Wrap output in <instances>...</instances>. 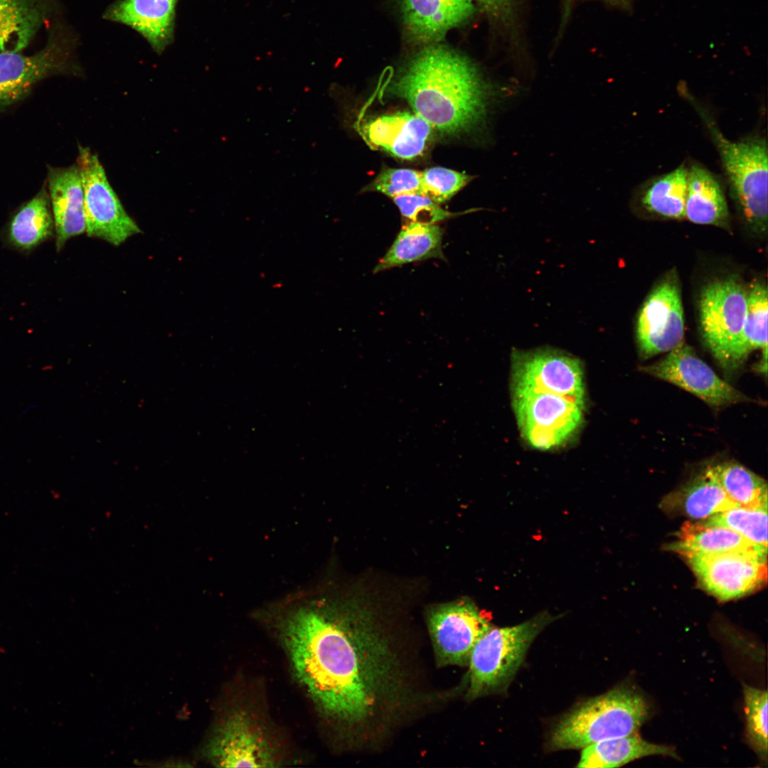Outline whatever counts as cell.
<instances>
[{"label": "cell", "mask_w": 768, "mask_h": 768, "mask_svg": "<svg viewBox=\"0 0 768 768\" xmlns=\"http://www.w3.org/2000/svg\"><path fill=\"white\" fill-rule=\"evenodd\" d=\"M712 468L720 485L735 504L745 508L767 507V484L762 477L734 462Z\"/></svg>", "instance_id": "4316f807"}, {"label": "cell", "mask_w": 768, "mask_h": 768, "mask_svg": "<svg viewBox=\"0 0 768 768\" xmlns=\"http://www.w3.org/2000/svg\"><path fill=\"white\" fill-rule=\"evenodd\" d=\"M512 358L513 392L554 393L585 407L584 373L578 358L546 348L516 351Z\"/></svg>", "instance_id": "8fae6325"}, {"label": "cell", "mask_w": 768, "mask_h": 768, "mask_svg": "<svg viewBox=\"0 0 768 768\" xmlns=\"http://www.w3.org/2000/svg\"><path fill=\"white\" fill-rule=\"evenodd\" d=\"M747 289L734 277L715 279L701 290L699 299L700 331L713 356L727 371L746 360L743 329Z\"/></svg>", "instance_id": "8992f818"}, {"label": "cell", "mask_w": 768, "mask_h": 768, "mask_svg": "<svg viewBox=\"0 0 768 768\" xmlns=\"http://www.w3.org/2000/svg\"><path fill=\"white\" fill-rule=\"evenodd\" d=\"M639 370L671 383L701 399L713 407H722L750 400L749 398L720 378L695 353L681 342L661 360Z\"/></svg>", "instance_id": "5bb4252c"}, {"label": "cell", "mask_w": 768, "mask_h": 768, "mask_svg": "<svg viewBox=\"0 0 768 768\" xmlns=\"http://www.w3.org/2000/svg\"><path fill=\"white\" fill-rule=\"evenodd\" d=\"M217 767H273L280 762L267 727L245 708H233L215 725L205 748Z\"/></svg>", "instance_id": "ba28073f"}, {"label": "cell", "mask_w": 768, "mask_h": 768, "mask_svg": "<svg viewBox=\"0 0 768 768\" xmlns=\"http://www.w3.org/2000/svg\"><path fill=\"white\" fill-rule=\"evenodd\" d=\"M557 617L544 612L520 624L491 627L475 644L470 655L471 698L505 688L512 681L536 636Z\"/></svg>", "instance_id": "5b68a950"}, {"label": "cell", "mask_w": 768, "mask_h": 768, "mask_svg": "<svg viewBox=\"0 0 768 768\" xmlns=\"http://www.w3.org/2000/svg\"><path fill=\"white\" fill-rule=\"evenodd\" d=\"M364 191L380 192L392 198L407 194L422 195L421 171L388 168L383 170Z\"/></svg>", "instance_id": "d6a6232c"}, {"label": "cell", "mask_w": 768, "mask_h": 768, "mask_svg": "<svg viewBox=\"0 0 768 768\" xmlns=\"http://www.w3.org/2000/svg\"><path fill=\"white\" fill-rule=\"evenodd\" d=\"M685 217L692 223L726 228L729 211L718 178L705 168L693 164L688 169Z\"/></svg>", "instance_id": "7402d4cb"}, {"label": "cell", "mask_w": 768, "mask_h": 768, "mask_svg": "<svg viewBox=\"0 0 768 768\" xmlns=\"http://www.w3.org/2000/svg\"><path fill=\"white\" fill-rule=\"evenodd\" d=\"M653 755L678 758L673 747L648 742L635 732L583 747L577 767H619L635 759Z\"/></svg>", "instance_id": "d4e9b609"}, {"label": "cell", "mask_w": 768, "mask_h": 768, "mask_svg": "<svg viewBox=\"0 0 768 768\" xmlns=\"http://www.w3.org/2000/svg\"><path fill=\"white\" fill-rule=\"evenodd\" d=\"M570 1H571V0H567V5H568V4H570Z\"/></svg>", "instance_id": "d590c367"}, {"label": "cell", "mask_w": 768, "mask_h": 768, "mask_svg": "<svg viewBox=\"0 0 768 768\" xmlns=\"http://www.w3.org/2000/svg\"><path fill=\"white\" fill-rule=\"evenodd\" d=\"M746 737L758 757L767 759V691L744 685Z\"/></svg>", "instance_id": "4dcf8cb0"}, {"label": "cell", "mask_w": 768, "mask_h": 768, "mask_svg": "<svg viewBox=\"0 0 768 768\" xmlns=\"http://www.w3.org/2000/svg\"><path fill=\"white\" fill-rule=\"evenodd\" d=\"M703 521L727 528L767 551V507L735 505Z\"/></svg>", "instance_id": "f1b7e54d"}, {"label": "cell", "mask_w": 768, "mask_h": 768, "mask_svg": "<svg viewBox=\"0 0 768 768\" xmlns=\"http://www.w3.org/2000/svg\"><path fill=\"white\" fill-rule=\"evenodd\" d=\"M53 227L48 197L46 192L42 191L15 215L9 233L14 244L29 249L50 236Z\"/></svg>", "instance_id": "83f0119b"}, {"label": "cell", "mask_w": 768, "mask_h": 768, "mask_svg": "<svg viewBox=\"0 0 768 768\" xmlns=\"http://www.w3.org/2000/svg\"><path fill=\"white\" fill-rule=\"evenodd\" d=\"M72 41L56 26L50 28L44 47L33 55L0 52V111L22 99L43 78L76 70L71 55Z\"/></svg>", "instance_id": "30bf717a"}, {"label": "cell", "mask_w": 768, "mask_h": 768, "mask_svg": "<svg viewBox=\"0 0 768 768\" xmlns=\"http://www.w3.org/2000/svg\"><path fill=\"white\" fill-rule=\"evenodd\" d=\"M513 408L523 439L533 448L548 451L567 444L580 431L585 407L560 395L513 392Z\"/></svg>", "instance_id": "52a82bcc"}, {"label": "cell", "mask_w": 768, "mask_h": 768, "mask_svg": "<svg viewBox=\"0 0 768 768\" xmlns=\"http://www.w3.org/2000/svg\"><path fill=\"white\" fill-rule=\"evenodd\" d=\"M636 340L643 358L669 352L684 337V315L677 279L669 276L650 293L636 321Z\"/></svg>", "instance_id": "9a60e30c"}, {"label": "cell", "mask_w": 768, "mask_h": 768, "mask_svg": "<svg viewBox=\"0 0 768 768\" xmlns=\"http://www.w3.org/2000/svg\"><path fill=\"white\" fill-rule=\"evenodd\" d=\"M391 92L432 127L449 134L482 125L491 105L506 97V91L484 80L467 58L437 43L411 59Z\"/></svg>", "instance_id": "7a4b0ae2"}, {"label": "cell", "mask_w": 768, "mask_h": 768, "mask_svg": "<svg viewBox=\"0 0 768 768\" xmlns=\"http://www.w3.org/2000/svg\"><path fill=\"white\" fill-rule=\"evenodd\" d=\"M48 183L56 246L60 250L68 240L86 231L84 191L78 164L49 167Z\"/></svg>", "instance_id": "d6986e66"}, {"label": "cell", "mask_w": 768, "mask_h": 768, "mask_svg": "<svg viewBox=\"0 0 768 768\" xmlns=\"http://www.w3.org/2000/svg\"><path fill=\"white\" fill-rule=\"evenodd\" d=\"M298 682L325 717L359 727L398 705L400 668L370 610L330 578L267 604Z\"/></svg>", "instance_id": "6da1fadb"}, {"label": "cell", "mask_w": 768, "mask_h": 768, "mask_svg": "<svg viewBox=\"0 0 768 768\" xmlns=\"http://www.w3.org/2000/svg\"><path fill=\"white\" fill-rule=\"evenodd\" d=\"M77 164L84 191L87 235L119 246L142 233L124 208L110 185L98 156L88 147H78Z\"/></svg>", "instance_id": "9c48e42d"}, {"label": "cell", "mask_w": 768, "mask_h": 768, "mask_svg": "<svg viewBox=\"0 0 768 768\" xmlns=\"http://www.w3.org/2000/svg\"><path fill=\"white\" fill-rule=\"evenodd\" d=\"M407 34L414 42L434 44L474 13L473 0H400Z\"/></svg>", "instance_id": "e0dca14e"}, {"label": "cell", "mask_w": 768, "mask_h": 768, "mask_svg": "<svg viewBox=\"0 0 768 768\" xmlns=\"http://www.w3.org/2000/svg\"><path fill=\"white\" fill-rule=\"evenodd\" d=\"M52 9L51 0H0V52L27 47Z\"/></svg>", "instance_id": "44dd1931"}, {"label": "cell", "mask_w": 768, "mask_h": 768, "mask_svg": "<svg viewBox=\"0 0 768 768\" xmlns=\"http://www.w3.org/2000/svg\"><path fill=\"white\" fill-rule=\"evenodd\" d=\"M427 625L439 665L469 664L476 642L492 627L489 618L469 599L431 609Z\"/></svg>", "instance_id": "4fadbf2b"}, {"label": "cell", "mask_w": 768, "mask_h": 768, "mask_svg": "<svg viewBox=\"0 0 768 768\" xmlns=\"http://www.w3.org/2000/svg\"><path fill=\"white\" fill-rule=\"evenodd\" d=\"M720 156L730 193L745 222L757 233L767 228V145L759 137L727 139L713 119L695 106Z\"/></svg>", "instance_id": "277c9868"}, {"label": "cell", "mask_w": 768, "mask_h": 768, "mask_svg": "<svg viewBox=\"0 0 768 768\" xmlns=\"http://www.w3.org/2000/svg\"><path fill=\"white\" fill-rule=\"evenodd\" d=\"M516 0H473L488 16L501 23L512 18Z\"/></svg>", "instance_id": "e575fe53"}, {"label": "cell", "mask_w": 768, "mask_h": 768, "mask_svg": "<svg viewBox=\"0 0 768 768\" xmlns=\"http://www.w3.org/2000/svg\"><path fill=\"white\" fill-rule=\"evenodd\" d=\"M474 178L452 169L432 167L421 172L422 195L441 203L449 200Z\"/></svg>", "instance_id": "1f68e13d"}, {"label": "cell", "mask_w": 768, "mask_h": 768, "mask_svg": "<svg viewBox=\"0 0 768 768\" xmlns=\"http://www.w3.org/2000/svg\"><path fill=\"white\" fill-rule=\"evenodd\" d=\"M767 555L745 550L686 559L701 587L718 599L728 601L750 594L766 583Z\"/></svg>", "instance_id": "7c38bea8"}, {"label": "cell", "mask_w": 768, "mask_h": 768, "mask_svg": "<svg viewBox=\"0 0 768 768\" xmlns=\"http://www.w3.org/2000/svg\"><path fill=\"white\" fill-rule=\"evenodd\" d=\"M667 548L685 558L745 550L767 553V550L750 543L736 532L703 521L685 523L678 533L677 540Z\"/></svg>", "instance_id": "603a6c76"}, {"label": "cell", "mask_w": 768, "mask_h": 768, "mask_svg": "<svg viewBox=\"0 0 768 768\" xmlns=\"http://www.w3.org/2000/svg\"><path fill=\"white\" fill-rule=\"evenodd\" d=\"M393 199L402 215L411 222L435 224L457 215L443 209L430 198L420 194L402 195Z\"/></svg>", "instance_id": "836d02e7"}, {"label": "cell", "mask_w": 768, "mask_h": 768, "mask_svg": "<svg viewBox=\"0 0 768 768\" xmlns=\"http://www.w3.org/2000/svg\"><path fill=\"white\" fill-rule=\"evenodd\" d=\"M432 128L415 113L397 112L368 120L359 132L371 147L409 160L423 153Z\"/></svg>", "instance_id": "2e32d148"}, {"label": "cell", "mask_w": 768, "mask_h": 768, "mask_svg": "<svg viewBox=\"0 0 768 768\" xmlns=\"http://www.w3.org/2000/svg\"><path fill=\"white\" fill-rule=\"evenodd\" d=\"M443 229L437 224L411 222L403 226L385 255L374 268L378 273L429 258L444 259Z\"/></svg>", "instance_id": "cb8c5ba5"}, {"label": "cell", "mask_w": 768, "mask_h": 768, "mask_svg": "<svg viewBox=\"0 0 768 768\" xmlns=\"http://www.w3.org/2000/svg\"><path fill=\"white\" fill-rule=\"evenodd\" d=\"M688 169L681 165L653 180L645 188L641 204L649 212L672 219L685 217Z\"/></svg>", "instance_id": "484cf974"}, {"label": "cell", "mask_w": 768, "mask_h": 768, "mask_svg": "<svg viewBox=\"0 0 768 768\" xmlns=\"http://www.w3.org/2000/svg\"><path fill=\"white\" fill-rule=\"evenodd\" d=\"M768 294L762 282L752 284L747 292V306L743 329V353L747 359L756 349L767 351Z\"/></svg>", "instance_id": "f546056e"}, {"label": "cell", "mask_w": 768, "mask_h": 768, "mask_svg": "<svg viewBox=\"0 0 768 768\" xmlns=\"http://www.w3.org/2000/svg\"><path fill=\"white\" fill-rule=\"evenodd\" d=\"M662 504L668 512L700 521L736 505L720 485L712 466L682 488L668 495Z\"/></svg>", "instance_id": "ffe728a7"}, {"label": "cell", "mask_w": 768, "mask_h": 768, "mask_svg": "<svg viewBox=\"0 0 768 768\" xmlns=\"http://www.w3.org/2000/svg\"><path fill=\"white\" fill-rule=\"evenodd\" d=\"M648 705L633 689L614 688L565 715L550 738L553 750L580 749L635 732L647 718Z\"/></svg>", "instance_id": "3957f363"}, {"label": "cell", "mask_w": 768, "mask_h": 768, "mask_svg": "<svg viewBox=\"0 0 768 768\" xmlns=\"http://www.w3.org/2000/svg\"><path fill=\"white\" fill-rule=\"evenodd\" d=\"M177 0H117L103 17L123 23L146 38L161 54L174 40Z\"/></svg>", "instance_id": "ac0fdd59"}]
</instances>
